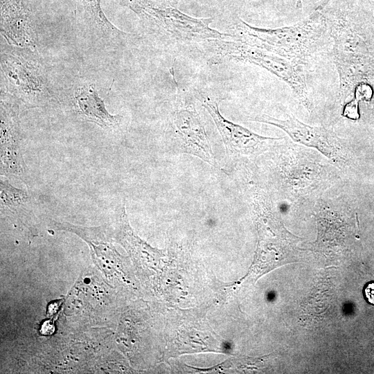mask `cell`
<instances>
[{"label":"cell","instance_id":"cell-4","mask_svg":"<svg viewBox=\"0 0 374 374\" xmlns=\"http://www.w3.org/2000/svg\"><path fill=\"white\" fill-rule=\"evenodd\" d=\"M172 75L175 80L173 68ZM177 86L176 99L170 116V148L177 153L195 156L217 167L215 154L203 121L191 96Z\"/></svg>","mask_w":374,"mask_h":374},{"label":"cell","instance_id":"cell-15","mask_svg":"<svg viewBox=\"0 0 374 374\" xmlns=\"http://www.w3.org/2000/svg\"><path fill=\"white\" fill-rule=\"evenodd\" d=\"M364 292L366 300L370 303L374 305V283L368 284Z\"/></svg>","mask_w":374,"mask_h":374},{"label":"cell","instance_id":"cell-6","mask_svg":"<svg viewBox=\"0 0 374 374\" xmlns=\"http://www.w3.org/2000/svg\"><path fill=\"white\" fill-rule=\"evenodd\" d=\"M248 119L280 128L294 141L317 150L335 163L344 166L348 161V153L341 140L323 126H311L292 116L278 119L263 114Z\"/></svg>","mask_w":374,"mask_h":374},{"label":"cell","instance_id":"cell-11","mask_svg":"<svg viewBox=\"0 0 374 374\" xmlns=\"http://www.w3.org/2000/svg\"><path fill=\"white\" fill-rule=\"evenodd\" d=\"M87 17L103 33L115 37H125L127 33L118 29L105 17L101 10L100 0H79Z\"/></svg>","mask_w":374,"mask_h":374},{"label":"cell","instance_id":"cell-12","mask_svg":"<svg viewBox=\"0 0 374 374\" xmlns=\"http://www.w3.org/2000/svg\"><path fill=\"white\" fill-rule=\"evenodd\" d=\"M30 201L24 190L12 186L3 176L0 179V204L1 211H15L27 205Z\"/></svg>","mask_w":374,"mask_h":374},{"label":"cell","instance_id":"cell-1","mask_svg":"<svg viewBox=\"0 0 374 374\" xmlns=\"http://www.w3.org/2000/svg\"><path fill=\"white\" fill-rule=\"evenodd\" d=\"M234 29L240 42L260 48L303 66L323 45L328 30L321 10L289 26L262 28L238 19Z\"/></svg>","mask_w":374,"mask_h":374},{"label":"cell","instance_id":"cell-9","mask_svg":"<svg viewBox=\"0 0 374 374\" xmlns=\"http://www.w3.org/2000/svg\"><path fill=\"white\" fill-rule=\"evenodd\" d=\"M1 30L16 47L35 48L37 37L29 10L21 0H1Z\"/></svg>","mask_w":374,"mask_h":374},{"label":"cell","instance_id":"cell-10","mask_svg":"<svg viewBox=\"0 0 374 374\" xmlns=\"http://www.w3.org/2000/svg\"><path fill=\"white\" fill-rule=\"evenodd\" d=\"M75 100L79 113L87 120L103 128L116 127L123 121L121 115H112L107 110L103 100L93 84L80 87L75 93Z\"/></svg>","mask_w":374,"mask_h":374},{"label":"cell","instance_id":"cell-14","mask_svg":"<svg viewBox=\"0 0 374 374\" xmlns=\"http://www.w3.org/2000/svg\"><path fill=\"white\" fill-rule=\"evenodd\" d=\"M372 95V88L364 82H360L355 87V98L359 102L361 100H370Z\"/></svg>","mask_w":374,"mask_h":374},{"label":"cell","instance_id":"cell-8","mask_svg":"<svg viewBox=\"0 0 374 374\" xmlns=\"http://www.w3.org/2000/svg\"><path fill=\"white\" fill-rule=\"evenodd\" d=\"M1 176H12L26 182L28 168L22 157L17 106L1 98Z\"/></svg>","mask_w":374,"mask_h":374},{"label":"cell","instance_id":"cell-5","mask_svg":"<svg viewBox=\"0 0 374 374\" xmlns=\"http://www.w3.org/2000/svg\"><path fill=\"white\" fill-rule=\"evenodd\" d=\"M1 57L2 71L16 98L30 107L46 106L52 100L44 69L30 48L7 50Z\"/></svg>","mask_w":374,"mask_h":374},{"label":"cell","instance_id":"cell-2","mask_svg":"<svg viewBox=\"0 0 374 374\" xmlns=\"http://www.w3.org/2000/svg\"><path fill=\"white\" fill-rule=\"evenodd\" d=\"M207 41L211 47V64L235 61L258 66L285 82L302 105L308 112L312 111L313 104L309 95L303 66L242 42L223 39Z\"/></svg>","mask_w":374,"mask_h":374},{"label":"cell","instance_id":"cell-3","mask_svg":"<svg viewBox=\"0 0 374 374\" xmlns=\"http://www.w3.org/2000/svg\"><path fill=\"white\" fill-rule=\"evenodd\" d=\"M123 1L150 28L170 40L189 43L230 36L211 28L212 18L193 17L171 6L151 0Z\"/></svg>","mask_w":374,"mask_h":374},{"label":"cell","instance_id":"cell-7","mask_svg":"<svg viewBox=\"0 0 374 374\" xmlns=\"http://www.w3.org/2000/svg\"><path fill=\"white\" fill-rule=\"evenodd\" d=\"M196 98L206 109L222 137L226 150L235 155H253L267 150L283 138L262 136L226 119L220 113V100L204 91H198Z\"/></svg>","mask_w":374,"mask_h":374},{"label":"cell","instance_id":"cell-16","mask_svg":"<svg viewBox=\"0 0 374 374\" xmlns=\"http://www.w3.org/2000/svg\"><path fill=\"white\" fill-rule=\"evenodd\" d=\"M331 0H321L315 10H322Z\"/></svg>","mask_w":374,"mask_h":374},{"label":"cell","instance_id":"cell-13","mask_svg":"<svg viewBox=\"0 0 374 374\" xmlns=\"http://www.w3.org/2000/svg\"><path fill=\"white\" fill-rule=\"evenodd\" d=\"M342 116L350 120H358L359 118V101L355 98H353L352 100L345 104L343 107Z\"/></svg>","mask_w":374,"mask_h":374}]
</instances>
